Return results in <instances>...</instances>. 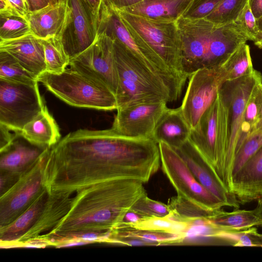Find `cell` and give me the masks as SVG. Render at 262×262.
Masks as SVG:
<instances>
[{
	"label": "cell",
	"mask_w": 262,
	"mask_h": 262,
	"mask_svg": "<svg viewBox=\"0 0 262 262\" xmlns=\"http://www.w3.org/2000/svg\"><path fill=\"white\" fill-rule=\"evenodd\" d=\"M219 67L225 82L239 79L251 74L255 69L249 45L246 42L241 44Z\"/></svg>",
	"instance_id": "28"
},
{
	"label": "cell",
	"mask_w": 262,
	"mask_h": 262,
	"mask_svg": "<svg viewBox=\"0 0 262 262\" xmlns=\"http://www.w3.org/2000/svg\"><path fill=\"white\" fill-rule=\"evenodd\" d=\"M235 22L245 32L249 40L253 41L255 40L259 30L256 19L251 10L248 2Z\"/></svg>",
	"instance_id": "40"
},
{
	"label": "cell",
	"mask_w": 262,
	"mask_h": 262,
	"mask_svg": "<svg viewBox=\"0 0 262 262\" xmlns=\"http://www.w3.org/2000/svg\"><path fill=\"white\" fill-rule=\"evenodd\" d=\"M16 138L10 147L1 153L0 174L16 180L31 169L49 148L34 145Z\"/></svg>",
	"instance_id": "19"
},
{
	"label": "cell",
	"mask_w": 262,
	"mask_h": 262,
	"mask_svg": "<svg viewBox=\"0 0 262 262\" xmlns=\"http://www.w3.org/2000/svg\"><path fill=\"white\" fill-rule=\"evenodd\" d=\"M183 72L188 78L195 71L220 66L249 38L235 21L218 26L206 18L178 20Z\"/></svg>",
	"instance_id": "3"
},
{
	"label": "cell",
	"mask_w": 262,
	"mask_h": 262,
	"mask_svg": "<svg viewBox=\"0 0 262 262\" xmlns=\"http://www.w3.org/2000/svg\"><path fill=\"white\" fill-rule=\"evenodd\" d=\"M0 14L26 18L30 12L27 0H0Z\"/></svg>",
	"instance_id": "42"
},
{
	"label": "cell",
	"mask_w": 262,
	"mask_h": 262,
	"mask_svg": "<svg viewBox=\"0 0 262 262\" xmlns=\"http://www.w3.org/2000/svg\"><path fill=\"white\" fill-rule=\"evenodd\" d=\"M171 214L172 212L169 215L163 217H146L135 223L119 224L114 228H133L151 231L169 233L182 235L185 237L186 239L187 232L190 228V225L187 223L173 218Z\"/></svg>",
	"instance_id": "29"
},
{
	"label": "cell",
	"mask_w": 262,
	"mask_h": 262,
	"mask_svg": "<svg viewBox=\"0 0 262 262\" xmlns=\"http://www.w3.org/2000/svg\"><path fill=\"white\" fill-rule=\"evenodd\" d=\"M20 136L30 143L42 148L54 146L60 138L58 125L46 106L24 127Z\"/></svg>",
	"instance_id": "25"
},
{
	"label": "cell",
	"mask_w": 262,
	"mask_h": 262,
	"mask_svg": "<svg viewBox=\"0 0 262 262\" xmlns=\"http://www.w3.org/2000/svg\"><path fill=\"white\" fill-rule=\"evenodd\" d=\"M175 150L183 159L198 181L225 206L234 209L239 208L240 204L235 196L225 187L189 141Z\"/></svg>",
	"instance_id": "18"
},
{
	"label": "cell",
	"mask_w": 262,
	"mask_h": 262,
	"mask_svg": "<svg viewBox=\"0 0 262 262\" xmlns=\"http://www.w3.org/2000/svg\"><path fill=\"white\" fill-rule=\"evenodd\" d=\"M143 184L135 179H115L76 191L71 210L42 243L56 247L78 241L108 243L111 231L147 194Z\"/></svg>",
	"instance_id": "2"
},
{
	"label": "cell",
	"mask_w": 262,
	"mask_h": 262,
	"mask_svg": "<svg viewBox=\"0 0 262 262\" xmlns=\"http://www.w3.org/2000/svg\"><path fill=\"white\" fill-rule=\"evenodd\" d=\"M69 66L106 85L116 96L118 94L119 80L114 41L106 34H97L95 41L71 59Z\"/></svg>",
	"instance_id": "12"
},
{
	"label": "cell",
	"mask_w": 262,
	"mask_h": 262,
	"mask_svg": "<svg viewBox=\"0 0 262 262\" xmlns=\"http://www.w3.org/2000/svg\"><path fill=\"white\" fill-rule=\"evenodd\" d=\"M0 41L18 39L31 34L26 18L9 14H0Z\"/></svg>",
	"instance_id": "37"
},
{
	"label": "cell",
	"mask_w": 262,
	"mask_h": 262,
	"mask_svg": "<svg viewBox=\"0 0 262 262\" xmlns=\"http://www.w3.org/2000/svg\"><path fill=\"white\" fill-rule=\"evenodd\" d=\"M43 47L46 71L58 74L68 68L70 58L66 54L60 37L41 39Z\"/></svg>",
	"instance_id": "33"
},
{
	"label": "cell",
	"mask_w": 262,
	"mask_h": 262,
	"mask_svg": "<svg viewBox=\"0 0 262 262\" xmlns=\"http://www.w3.org/2000/svg\"><path fill=\"white\" fill-rule=\"evenodd\" d=\"M112 8L132 37L156 53L175 75L186 82L188 78L183 69L178 20L149 18Z\"/></svg>",
	"instance_id": "4"
},
{
	"label": "cell",
	"mask_w": 262,
	"mask_h": 262,
	"mask_svg": "<svg viewBox=\"0 0 262 262\" xmlns=\"http://www.w3.org/2000/svg\"><path fill=\"white\" fill-rule=\"evenodd\" d=\"M160 164L158 143L152 139L124 136L112 128L79 129L49 148L45 184L50 192H75L115 179H135L145 183Z\"/></svg>",
	"instance_id": "1"
},
{
	"label": "cell",
	"mask_w": 262,
	"mask_h": 262,
	"mask_svg": "<svg viewBox=\"0 0 262 262\" xmlns=\"http://www.w3.org/2000/svg\"><path fill=\"white\" fill-rule=\"evenodd\" d=\"M20 133L15 132L0 123V152L7 150Z\"/></svg>",
	"instance_id": "43"
},
{
	"label": "cell",
	"mask_w": 262,
	"mask_h": 262,
	"mask_svg": "<svg viewBox=\"0 0 262 262\" xmlns=\"http://www.w3.org/2000/svg\"><path fill=\"white\" fill-rule=\"evenodd\" d=\"M251 10L256 20L262 16V0H248Z\"/></svg>",
	"instance_id": "46"
},
{
	"label": "cell",
	"mask_w": 262,
	"mask_h": 262,
	"mask_svg": "<svg viewBox=\"0 0 262 262\" xmlns=\"http://www.w3.org/2000/svg\"><path fill=\"white\" fill-rule=\"evenodd\" d=\"M191 128L185 119L180 106L168 108L159 120L153 139L163 142L174 149L181 147L189 138Z\"/></svg>",
	"instance_id": "24"
},
{
	"label": "cell",
	"mask_w": 262,
	"mask_h": 262,
	"mask_svg": "<svg viewBox=\"0 0 262 262\" xmlns=\"http://www.w3.org/2000/svg\"><path fill=\"white\" fill-rule=\"evenodd\" d=\"M30 11L40 9L50 3V0H27Z\"/></svg>",
	"instance_id": "48"
},
{
	"label": "cell",
	"mask_w": 262,
	"mask_h": 262,
	"mask_svg": "<svg viewBox=\"0 0 262 262\" xmlns=\"http://www.w3.org/2000/svg\"><path fill=\"white\" fill-rule=\"evenodd\" d=\"M231 192L239 204L262 198V146L233 176Z\"/></svg>",
	"instance_id": "21"
},
{
	"label": "cell",
	"mask_w": 262,
	"mask_h": 262,
	"mask_svg": "<svg viewBox=\"0 0 262 262\" xmlns=\"http://www.w3.org/2000/svg\"><path fill=\"white\" fill-rule=\"evenodd\" d=\"M116 237H132L156 244L158 246L178 245L183 242L185 237L182 235L133 228H114L111 231L108 243Z\"/></svg>",
	"instance_id": "31"
},
{
	"label": "cell",
	"mask_w": 262,
	"mask_h": 262,
	"mask_svg": "<svg viewBox=\"0 0 262 262\" xmlns=\"http://www.w3.org/2000/svg\"><path fill=\"white\" fill-rule=\"evenodd\" d=\"M222 0H194L183 17L205 18L210 14Z\"/></svg>",
	"instance_id": "41"
},
{
	"label": "cell",
	"mask_w": 262,
	"mask_h": 262,
	"mask_svg": "<svg viewBox=\"0 0 262 262\" xmlns=\"http://www.w3.org/2000/svg\"><path fill=\"white\" fill-rule=\"evenodd\" d=\"M50 193L47 188L31 205L10 224L0 228L1 248L15 247L16 245L34 226L41 216Z\"/></svg>",
	"instance_id": "23"
},
{
	"label": "cell",
	"mask_w": 262,
	"mask_h": 262,
	"mask_svg": "<svg viewBox=\"0 0 262 262\" xmlns=\"http://www.w3.org/2000/svg\"><path fill=\"white\" fill-rule=\"evenodd\" d=\"M68 4L70 13L61 40L71 60L95 41L97 30L83 0H68Z\"/></svg>",
	"instance_id": "16"
},
{
	"label": "cell",
	"mask_w": 262,
	"mask_h": 262,
	"mask_svg": "<svg viewBox=\"0 0 262 262\" xmlns=\"http://www.w3.org/2000/svg\"><path fill=\"white\" fill-rule=\"evenodd\" d=\"M0 51L11 54L37 78L46 71L41 39L32 34L18 39L0 41Z\"/></svg>",
	"instance_id": "22"
},
{
	"label": "cell",
	"mask_w": 262,
	"mask_h": 262,
	"mask_svg": "<svg viewBox=\"0 0 262 262\" xmlns=\"http://www.w3.org/2000/svg\"><path fill=\"white\" fill-rule=\"evenodd\" d=\"M38 83L27 84L0 79V123L20 133L43 110Z\"/></svg>",
	"instance_id": "10"
},
{
	"label": "cell",
	"mask_w": 262,
	"mask_h": 262,
	"mask_svg": "<svg viewBox=\"0 0 262 262\" xmlns=\"http://www.w3.org/2000/svg\"><path fill=\"white\" fill-rule=\"evenodd\" d=\"M194 0H143L124 9L132 14L152 18L178 20L183 16Z\"/></svg>",
	"instance_id": "26"
},
{
	"label": "cell",
	"mask_w": 262,
	"mask_h": 262,
	"mask_svg": "<svg viewBox=\"0 0 262 262\" xmlns=\"http://www.w3.org/2000/svg\"><path fill=\"white\" fill-rule=\"evenodd\" d=\"M162 169L174 188L177 195L203 208L218 210L224 204L195 179L186 163L173 148L158 143Z\"/></svg>",
	"instance_id": "11"
},
{
	"label": "cell",
	"mask_w": 262,
	"mask_h": 262,
	"mask_svg": "<svg viewBox=\"0 0 262 262\" xmlns=\"http://www.w3.org/2000/svg\"><path fill=\"white\" fill-rule=\"evenodd\" d=\"M113 40L119 80V91L116 96L118 107L145 101L173 102L170 91L164 81L121 43Z\"/></svg>",
	"instance_id": "6"
},
{
	"label": "cell",
	"mask_w": 262,
	"mask_h": 262,
	"mask_svg": "<svg viewBox=\"0 0 262 262\" xmlns=\"http://www.w3.org/2000/svg\"><path fill=\"white\" fill-rule=\"evenodd\" d=\"M61 3H68V0H50V4H54Z\"/></svg>",
	"instance_id": "52"
},
{
	"label": "cell",
	"mask_w": 262,
	"mask_h": 262,
	"mask_svg": "<svg viewBox=\"0 0 262 262\" xmlns=\"http://www.w3.org/2000/svg\"><path fill=\"white\" fill-rule=\"evenodd\" d=\"M261 85H262V83H261Z\"/></svg>",
	"instance_id": "53"
},
{
	"label": "cell",
	"mask_w": 262,
	"mask_h": 262,
	"mask_svg": "<svg viewBox=\"0 0 262 262\" xmlns=\"http://www.w3.org/2000/svg\"><path fill=\"white\" fill-rule=\"evenodd\" d=\"M261 146L262 130H257L247 138L236 152L232 166V177Z\"/></svg>",
	"instance_id": "38"
},
{
	"label": "cell",
	"mask_w": 262,
	"mask_h": 262,
	"mask_svg": "<svg viewBox=\"0 0 262 262\" xmlns=\"http://www.w3.org/2000/svg\"><path fill=\"white\" fill-rule=\"evenodd\" d=\"M144 217L137 212L129 209L125 214L122 221L119 224H129L137 222Z\"/></svg>",
	"instance_id": "47"
},
{
	"label": "cell",
	"mask_w": 262,
	"mask_h": 262,
	"mask_svg": "<svg viewBox=\"0 0 262 262\" xmlns=\"http://www.w3.org/2000/svg\"><path fill=\"white\" fill-rule=\"evenodd\" d=\"M0 79L27 84L38 82L37 78L26 70L9 53L0 51Z\"/></svg>",
	"instance_id": "35"
},
{
	"label": "cell",
	"mask_w": 262,
	"mask_h": 262,
	"mask_svg": "<svg viewBox=\"0 0 262 262\" xmlns=\"http://www.w3.org/2000/svg\"><path fill=\"white\" fill-rule=\"evenodd\" d=\"M262 130V93L260 105L258 121L257 125L256 130Z\"/></svg>",
	"instance_id": "49"
},
{
	"label": "cell",
	"mask_w": 262,
	"mask_h": 262,
	"mask_svg": "<svg viewBox=\"0 0 262 262\" xmlns=\"http://www.w3.org/2000/svg\"><path fill=\"white\" fill-rule=\"evenodd\" d=\"M257 205L253 209H235L227 212L223 210L210 222L219 228L240 230L254 227H262V198L257 200Z\"/></svg>",
	"instance_id": "27"
},
{
	"label": "cell",
	"mask_w": 262,
	"mask_h": 262,
	"mask_svg": "<svg viewBox=\"0 0 262 262\" xmlns=\"http://www.w3.org/2000/svg\"><path fill=\"white\" fill-rule=\"evenodd\" d=\"M167 205L173 218L187 223L197 220H209L223 210L205 208L178 195L170 198Z\"/></svg>",
	"instance_id": "30"
},
{
	"label": "cell",
	"mask_w": 262,
	"mask_h": 262,
	"mask_svg": "<svg viewBox=\"0 0 262 262\" xmlns=\"http://www.w3.org/2000/svg\"><path fill=\"white\" fill-rule=\"evenodd\" d=\"M167 103L151 101L120 106L111 128L124 136L153 139L156 125L168 108Z\"/></svg>",
	"instance_id": "15"
},
{
	"label": "cell",
	"mask_w": 262,
	"mask_h": 262,
	"mask_svg": "<svg viewBox=\"0 0 262 262\" xmlns=\"http://www.w3.org/2000/svg\"><path fill=\"white\" fill-rule=\"evenodd\" d=\"M262 75L258 71L234 80L225 82L220 93L228 110L229 144L225 160L223 184L231 193L232 166L245 109L250 94Z\"/></svg>",
	"instance_id": "9"
},
{
	"label": "cell",
	"mask_w": 262,
	"mask_h": 262,
	"mask_svg": "<svg viewBox=\"0 0 262 262\" xmlns=\"http://www.w3.org/2000/svg\"><path fill=\"white\" fill-rule=\"evenodd\" d=\"M143 0H105L112 7L117 9H124L134 6Z\"/></svg>",
	"instance_id": "45"
},
{
	"label": "cell",
	"mask_w": 262,
	"mask_h": 262,
	"mask_svg": "<svg viewBox=\"0 0 262 262\" xmlns=\"http://www.w3.org/2000/svg\"><path fill=\"white\" fill-rule=\"evenodd\" d=\"M261 83L260 82L255 86L246 104L236 153L247 138L256 130L262 93Z\"/></svg>",
	"instance_id": "32"
},
{
	"label": "cell",
	"mask_w": 262,
	"mask_h": 262,
	"mask_svg": "<svg viewBox=\"0 0 262 262\" xmlns=\"http://www.w3.org/2000/svg\"><path fill=\"white\" fill-rule=\"evenodd\" d=\"M229 136L228 110L219 91L191 129L188 141L223 184Z\"/></svg>",
	"instance_id": "7"
},
{
	"label": "cell",
	"mask_w": 262,
	"mask_h": 262,
	"mask_svg": "<svg viewBox=\"0 0 262 262\" xmlns=\"http://www.w3.org/2000/svg\"><path fill=\"white\" fill-rule=\"evenodd\" d=\"M188 79L187 90L180 107L191 129L214 101L225 80L220 67L199 69Z\"/></svg>",
	"instance_id": "14"
},
{
	"label": "cell",
	"mask_w": 262,
	"mask_h": 262,
	"mask_svg": "<svg viewBox=\"0 0 262 262\" xmlns=\"http://www.w3.org/2000/svg\"><path fill=\"white\" fill-rule=\"evenodd\" d=\"M76 192L57 190L50 195L43 211L34 226L21 237L15 247H23L26 244H34L45 247L42 240L53 232L71 210Z\"/></svg>",
	"instance_id": "17"
},
{
	"label": "cell",
	"mask_w": 262,
	"mask_h": 262,
	"mask_svg": "<svg viewBox=\"0 0 262 262\" xmlns=\"http://www.w3.org/2000/svg\"><path fill=\"white\" fill-rule=\"evenodd\" d=\"M256 25L259 32H262V16L256 20Z\"/></svg>",
	"instance_id": "51"
},
{
	"label": "cell",
	"mask_w": 262,
	"mask_h": 262,
	"mask_svg": "<svg viewBox=\"0 0 262 262\" xmlns=\"http://www.w3.org/2000/svg\"><path fill=\"white\" fill-rule=\"evenodd\" d=\"M104 33L121 43L137 60L160 77L169 89L173 101L181 95L185 83L153 51L134 38L116 11L105 2L100 11L97 34Z\"/></svg>",
	"instance_id": "8"
},
{
	"label": "cell",
	"mask_w": 262,
	"mask_h": 262,
	"mask_svg": "<svg viewBox=\"0 0 262 262\" xmlns=\"http://www.w3.org/2000/svg\"><path fill=\"white\" fill-rule=\"evenodd\" d=\"M37 81L70 105L103 111L118 108L116 96L108 86L70 67L58 74L45 72Z\"/></svg>",
	"instance_id": "5"
},
{
	"label": "cell",
	"mask_w": 262,
	"mask_h": 262,
	"mask_svg": "<svg viewBox=\"0 0 262 262\" xmlns=\"http://www.w3.org/2000/svg\"><path fill=\"white\" fill-rule=\"evenodd\" d=\"M144 218L163 217L171 213L168 206L148 197L147 194L139 199L130 208Z\"/></svg>",
	"instance_id": "39"
},
{
	"label": "cell",
	"mask_w": 262,
	"mask_h": 262,
	"mask_svg": "<svg viewBox=\"0 0 262 262\" xmlns=\"http://www.w3.org/2000/svg\"><path fill=\"white\" fill-rule=\"evenodd\" d=\"M70 13L68 3L49 4L26 16L31 33L35 37L45 39L60 37L62 35Z\"/></svg>",
	"instance_id": "20"
},
{
	"label": "cell",
	"mask_w": 262,
	"mask_h": 262,
	"mask_svg": "<svg viewBox=\"0 0 262 262\" xmlns=\"http://www.w3.org/2000/svg\"><path fill=\"white\" fill-rule=\"evenodd\" d=\"M248 0H222L206 18L218 26L234 22Z\"/></svg>",
	"instance_id": "36"
},
{
	"label": "cell",
	"mask_w": 262,
	"mask_h": 262,
	"mask_svg": "<svg viewBox=\"0 0 262 262\" xmlns=\"http://www.w3.org/2000/svg\"><path fill=\"white\" fill-rule=\"evenodd\" d=\"M254 42L257 47L262 49V32H258Z\"/></svg>",
	"instance_id": "50"
},
{
	"label": "cell",
	"mask_w": 262,
	"mask_h": 262,
	"mask_svg": "<svg viewBox=\"0 0 262 262\" xmlns=\"http://www.w3.org/2000/svg\"><path fill=\"white\" fill-rule=\"evenodd\" d=\"M211 238L228 242L234 247H262V234L256 227L240 230H225L215 226Z\"/></svg>",
	"instance_id": "34"
},
{
	"label": "cell",
	"mask_w": 262,
	"mask_h": 262,
	"mask_svg": "<svg viewBox=\"0 0 262 262\" xmlns=\"http://www.w3.org/2000/svg\"><path fill=\"white\" fill-rule=\"evenodd\" d=\"M92 17L97 30L100 11L105 0H83Z\"/></svg>",
	"instance_id": "44"
},
{
	"label": "cell",
	"mask_w": 262,
	"mask_h": 262,
	"mask_svg": "<svg viewBox=\"0 0 262 262\" xmlns=\"http://www.w3.org/2000/svg\"><path fill=\"white\" fill-rule=\"evenodd\" d=\"M49 148L31 169L21 176L9 190L0 196V228L13 222L46 188L45 169Z\"/></svg>",
	"instance_id": "13"
}]
</instances>
